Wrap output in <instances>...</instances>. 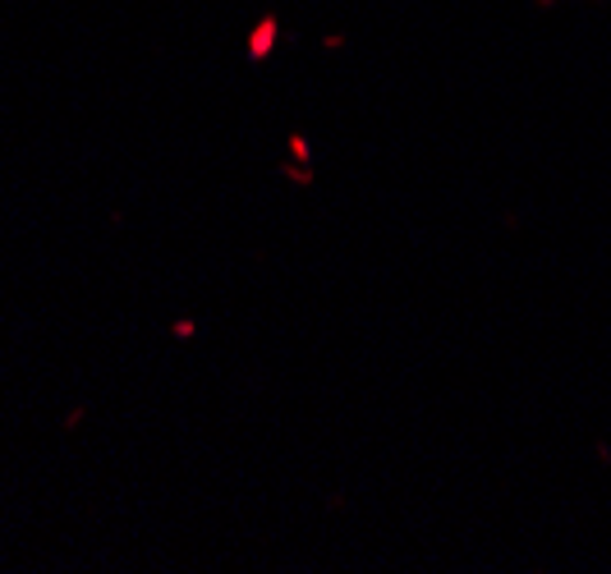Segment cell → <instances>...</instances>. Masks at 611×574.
<instances>
[{
	"instance_id": "1",
	"label": "cell",
	"mask_w": 611,
	"mask_h": 574,
	"mask_svg": "<svg viewBox=\"0 0 611 574\" xmlns=\"http://www.w3.org/2000/svg\"><path fill=\"white\" fill-rule=\"evenodd\" d=\"M276 38H280V19L276 14H263L258 28L248 32V60H267L276 51Z\"/></svg>"
},
{
	"instance_id": "2",
	"label": "cell",
	"mask_w": 611,
	"mask_h": 574,
	"mask_svg": "<svg viewBox=\"0 0 611 574\" xmlns=\"http://www.w3.org/2000/svg\"><path fill=\"white\" fill-rule=\"evenodd\" d=\"M194 331H198V327H194V321H189V317H179V321H175V327H170V336H175V340H194Z\"/></svg>"
},
{
	"instance_id": "3",
	"label": "cell",
	"mask_w": 611,
	"mask_h": 574,
	"mask_svg": "<svg viewBox=\"0 0 611 574\" xmlns=\"http://www.w3.org/2000/svg\"><path fill=\"white\" fill-rule=\"evenodd\" d=\"M290 152H295L299 161H308V138H304V133H290Z\"/></svg>"
}]
</instances>
